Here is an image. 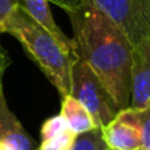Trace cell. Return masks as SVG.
<instances>
[{"instance_id":"1","label":"cell","mask_w":150,"mask_h":150,"mask_svg":"<svg viewBox=\"0 0 150 150\" xmlns=\"http://www.w3.org/2000/svg\"><path fill=\"white\" fill-rule=\"evenodd\" d=\"M66 13L71 21L73 41L79 57L99 78L117 109L128 108L133 52L128 37L91 0H80Z\"/></svg>"},{"instance_id":"2","label":"cell","mask_w":150,"mask_h":150,"mask_svg":"<svg viewBox=\"0 0 150 150\" xmlns=\"http://www.w3.org/2000/svg\"><path fill=\"white\" fill-rule=\"evenodd\" d=\"M3 33L13 36L37 63L61 96L70 95L71 66L79 55H71L65 47L33 20L20 5L13 9L3 25Z\"/></svg>"},{"instance_id":"3","label":"cell","mask_w":150,"mask_h":150,"mask_svg":"<svg viewBox=\"0 0 150 150\" xmlns=\"http://www.w3.org/2000/svg\"><path fill=\"white\" fill-rule=\"evenodd\" d=\"M70 95L90 112L98 128L105 127L119 112L99 78L80 57L71 66Z\"/></svg>"},{"instance_id":"4","label":"cell","mask_w":150,"mask_h":150,"mask_svg":"<svg viewBox=\"0 0 150 150\" xmlns=\"http://www.w3.org/2000/svg\"><path fill=\"white\" fill-rule=\"evenodd\" d=\"M128 37L132 46L150 41V0H91Z\"/></svg>"},{"instance_id":"5","label":"cell","mask_w":150,"mask_h":150,"mask_svg":"<svg viewBox=\"0 0 150 150\" xmlns=\"http://www.w3.org/2000/svg\"><path fill=\"white\" fill-rule=\"evenodd\" d=\"M105 146L111 150H142L138 122L133 108L128 107L100 128Z\"/></svg>"},{"instance_id":"6","label":"cell","mask_w":150,"mask_h":150,"mask_svg":"<svg viewBox=\"0 0 150 150\" xmlns=\"http://www.w3.org/2000/svg\"><path fill=\"white\" fill-rule=\"evenodd\" d=\"M130 98V108H142L150 100V41H144L133 46Z\"/></svg>"},{"instance_id":"7","label":"cell","mask_w":150,"mask_h":150,"mask_svg":"<svg viewBox=\"0 0 150 150\" xmlns=\"http://www.w3.org/2000/svg\"><path fill=\"white\" fill-rule=\"evenodd\" d=\"M18 5L33 18L36 23H38L42 28H45L71 55H79L76 52V46L73 38H69L62 29L57 25L52 15V11L49 7V0H17Z\"/></svg>"},{"instance_id":"8","label":"cell","mask_w":150,"mask_h":150,"mask_svg":"<svg viewBox=\"0 0 150 150\" xmlns=\"http://www.w3.org/2000/svg\"><path fill=\"white\" fill-rule=\"evenodd\" d=\"M0 142L15 150H34L30 136L8 108L4 92L0 95Z\"/></svg>"},{"instance_id":"9","label":"cell","mask_w":150,"mask_h":150,"mask_svg":"<svg viewBox=\"0 0 150 150\" xmlns=\"http://www.w3.org/2000/svg\"><path fill=\"white\" fill-rule=\"evenodd\" d=\"M59 115L66 121L69 129L76 134H82L98 128L90 112L71 95L62 98V107Z\"/></svg>"},{"instance_id":"10","label":"cell","mask_w":150,"mask_h":150,"mask_svg":"<svg viewBox=\"0 0 150 150\" xmlns=\"http://www.w3.org/2000/svg\"><path fill=\"white\" fill-rule=\"evenodd\" d=\"M76 137V133H74L73 130H70L67 128L63 132L58 133L53 137L42 140L41 145L38 146L37 150H70L73 148Z\"/></svg>"},{"instance_id":"11","label":"cell","mask_w":150,"mask_h":150,"mask_svg":"<svg viewBox=\"0 0 150 150\" xmlns=\"http://www.w3.org/2000/svg\"><path fill=\"white\" fill-rule=\"evenodd\" d=\"M104 148H105V144L101 137V130L100 128H96L90 132L78 134L70 150H103Z\"/></svg>"},{"instance_id":"12","label":"cell","mask_w":150,"mask_h":150,"mask_svg":"<svg viewBox=\"0 0 150 150\" xmlns=\"http://www.w3.org/2000/svg\"><path fill=\"white\" fill-rule=\"evenodd\" d=\"M138 122L142 141V150L150 149V100L142 108H133Z\"/></svg>"},{"instance_id":"13","label":"cell","mask_w":150,"mask_h":150,"mask_svg":"<svg viewBox=\"0 0 150 150\" xmlns=\"http://www.w3.org/2000/svg\"><path fill=\"white\" fill-rule=\"evenodd\" d=\"M65 129H67L66 121L63 120V117L61 115H55V116L45 120V122L42 124L41 137H42V140H46V138H50L53 136L58 134V133L63 132Z\"/></svg>"},{"instance_id":"14","label":"cell","mask_w":150,"mask_h":150,"mask_svg":"<svg viewBox=\"0 0 150 150\" xmlns=\"http://www.w3.org/2000/svg\"><path fill=\"white\" fill-rule=\"evenodd\" d=\"M17 5V0H0V33H3V25L5 20Z\"/></svg>"},{"instance_id":"15","label":"cell","mask_w":150,"mask_h":150,"mask_svg":"<svg viewBox=\"0 0 150 150\" xmlns=\"http://www.w3.org/2000/svg\"><path fill=\"white\" fill-rule=\"evenodd\" d=\"M11 65V58L8 55V53L5 52V49L0 45V95L3 93V78H4L5 70L8 69V66Z\"/></svg>"},{"instance_id":"16","label":"cell","mask_w":150,"mask_h":150,"mask_svg":"<svg viewBox=\"0 0 150 150\" xmlns=\"http://www.w3.org/2000/svg\"><path fill=\"white\" fill-rule=\"evenodd\" d=\"M49 1L59 5L65 12H69L70 9H73V8H75L78 4H79L80 0H49Z\"/></svg>"},{"instance_id":"17","label":"cell","mask_w":150,"mask_h":150,"mask_svg":"<svg viewBox=\"0 0 150 150\" xmlns=\"http://www.w3.org/2000/svg\"><path fill=\"white\" fill-rule=\"evenodd\" d=\"M0 150H15V149H12L11 146H8V145H5V144L0 142Z\"/></svg>"},{"instance_id":"18","label":"cell","mask_w":150,"mask_h":150,"mask_svg":"<svg viewBox=\"0 0 150 150\" xmlns=\"http://www.w3.org/2000/svg\"><path fill=\"white\" fill-rule=\"evenodd\" d=\"M103 150H111V149H108V148H107V146H105V148H104Z\"/></svg>"},{"instance_id":"19","label":"cell","mask_w":150,"mask_h":150,"mask_svg":"<svg viewBox=\"0 0 150 150\" xmlns=\"http://www.w3.org/2000/svg\"><path fill=\"white\" fill-rule=\"evenodd\" d=\"M146 150H150V149H146Z\"/></svg>"}]
</instances>
